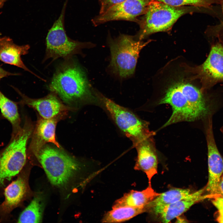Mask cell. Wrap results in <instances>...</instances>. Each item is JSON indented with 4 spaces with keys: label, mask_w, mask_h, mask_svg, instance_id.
<instances>
[{
    "label": "cell",
    "mask_w": 223,
    "mask_h": 223,
    "mask_svg": "<svg viewBox=\"0 0 223 223\" xmlns=\"http://www.w3.org/2000/svg\"><path fill=\"white\" fill-rule=\"evenodd\" d=\"M48 87L69 105L90 102L95 98L85 72L72 58L65 59L57 68Z\"/></svg>",
    "instance_id": "obj_1"
},
{
    "label": "cell",
    "mask_w": 223,
    "mask_h": 223,
    "mask_svg": "<svg viewBox=\"0 0 223 223\" xmlns=\"http://www.w3.org/2000/svg\"><path fill=\"white\" fill-rule=\"evenodd\" d=\"M33 128L32 121L26 119L22 127L11 133L8 144L0 150V197L3 196L5 188L25 164L27 145Z\"/></svg>",
    "instance_id": "obj_2"
},
{
    "label": "cell",
    "mask_w": 223,
    "mask_h": 223,
    "mask_svg": "<svg viewBox=\"0 0 223 223\" xmlns=\"http://www.w3.org/2000/svg\"><path fill=\"white\" fill-rule=\"evenodd\" d=\"M199 101L197 91L193 85L181 81L171 85L159 103L169 104L173 110L171 116L162 127L180 122L201 119L196 111Z\"/></svg>",
    "instance_id": "obj_3"
},
{
    "label": "cell",
    "mask_w": 223,
    "mask_h": 223,
    "mask_svg": "<svg viewBox=\"0 0 223 223\" xmlns=\"http://www.w3.org/2000/svg\"><path fill=\"white\" fill-rule=\"evenodd\" d=\"M35 156L55 186L66 185L81 169L79 161L56 146L45 145Z\"/></svg>",
    "instance_id": "obj_4"
},
{
    "label": "cell",
    "mask_w": 223,
    "mask_h": 223,
    "mask_svg": "<svg viewBox=\"0 0 223 223\" xmlns=\"http://www.w3.org/2000/svg\"><path fill=\"white\" fill-rule=\"evenodd\" d=\"M192 7H174L152 0L143 16L138 19L140 28L136 39L141 41L152 33L168 31L181 17L192 12Z\"/></svg>",
    "instance_id": "obj_5"
},
{
    "label": "cell",
    "mask_w": 223,
    "mask_h": 223,
    "mask_svg": "<svg viewBox=\"0 0 223 223\" xmlns=\"http://www.w3.org/2000/svg\"><path fill=\"white\" fill-rule=\"evenodd\" d=\"M150 42H143L136 39L134 36L125 34L114 39L109 38L110 66L113 73L121 79L131 77L135 72L141 50Z\"/></svg>",
    "instance_id": "obj_6"
},
{
    "label": "cell",
    "mask_w": 223,
    "mask_h": 223,
    "mask_svg": "<svg viewBox=\"0 0 223 223\" xmlns=\"http://www.w3.org/2000/svg\"><path fill=\"white\" fill-rule=\"evenodd\" d=\"M67 0L60 15L49 30L46 38V50L44 61L49 59L55 60L60 58L65 59L80 54L84 48L94 45L89 42H82L70 39L66 34L64 19Z\"/></svg>",
    "instance_id": "obj_7"
},
{
    "label": "cell",
    "mask_w": 223,
    "mask_h": 223,
    "mask_svg": "<svg viewBox=\"0 0 223 223\" xmlns=\"http://www.w3.org/2000/svg\"><path fill=\"white\" fill-rule=\"evenodd\" d=\"M97 95L119 128L133 144L153 133L143 121L128 109L101 94Z\"/></svg>",
    "instance_id": "obj_8"
},
{
    "label": "cell",
    "mask_w": 223,
    "mask_h": 223,
    "mask_svg": "<svg viewBox=\"0 0 223 223\" xmlns=\"http://www.w3.org/2000/svg\"><path fill=\"white\" fill-rule=\"evenodd\" d=\"M205 134L208 148V176L204 187L206 194L221 197L218 193L219 183L223 174V158L220 153L214 139L212 117L207 119Z\"/></svg>",
    "instance_id": "obj_9"
},
{
    "label": "cell",
    "mask_w": 223,
    "mask_h": 223,
    "mask_svg": "<svg viewBox=\"0 0 223 223\" xmlns=\"http://www.w3.org/2000/svg\"><path fill=\"white\" fill-rule=\"evenodd\" d=\"M152 0H126L99 14L92 20L94 26L110 21L123 20L137 22L138 17L146 12Z\"/></svg>",
    "instance_id": "obj_10"
},
{
    "label": "cell",
    "mask_w": 223,
    "mask_h": 223,
    "mask_svg": "<svg viewBox=\"0 0 223 223\" xmlns=\"http://www.w3.org/2000/svg\"><path fill=\"white\" fill-rule=\"evenodd\" d=\"M205 193L204 187L192 192L185 199L169 204L152 207L147 212L150 213L160 222L168 223L186 212L195 203L207 199L213 198V195Z\"/></svg>",
    "instance_id": "obj_11"
},
{
    "label": "cell",
    "mask_w": 223,
    "mask_h": 223,
    "mask_svg": "<svg viewBox=\"0 0 223 223\" xmlns=\"http://www.w3.org/2000/svg\"><path fill=\"white\" fill-rule=\"evenodd\" d=\"M13 87L21 96L20 103L35 109L43 118H52L72 109V108L64 104L58 96L53 92L42 98H32L23 94L17 88Z\"/></svg>",
    "instance_id": "obj_12"
},
{
    "label": "cell",
    "mask_w": 223,
    "mask_h": 223,
    "mask_svg": "<svg viewBox=\"0 0 223 223\" xmlns=\"http://www.w3.org/2000/svg\"><path fill=\"white\" fill-rule=\"evenodd\" d=\"M198 69L205 88L223 81V46L221 44L212 46L207 59Z\"/></svg>",
    "instance_id": "obj_13"
},
{
    "label": "cell",
    "mask_w": 223,
    "mask_h": 223,
    "mask_svg": "<svg viewBox=\"0 0 223 223\" xmlns=\"http://www.w3.org/2000/svg\"><path fill=\"white\" fill-rule=\"evenodd\" d=\"M27 190L26 178L20 175L5 188L3 202L0 204V222L10 220L12 211L18 207L25 197Z\"/></svg>",
    "instance_id": "obj_14"
},
{
    "label": "cell",
    "mask_w": 223,
    "mask_h": 223,
    "mask_svg": "<svg viewBox=\"0 0 223 223\" xmlns=\"http://www.w3.org/2000/svg\"><path fill=\"white\" fill-rule=\"evenodd\" d=\"M154 134L134 143L138 153L134 168L146 174L150 186L152 177L157 173V156L152 138Z\"/></svg>",
    "instance_id": "obj_15"
},
{
    "label": "cell",
    "mask_w": 223,
    "mask_h": 223,
    "mask_svg": "<svg viewBox=\"0 0 223 223\" xmlns=\"http://www.w3.org/2000/svg\"><path fill=\"white\" fill-rule=\"evenodd\" d=\"M62 117L63 114L50 119L42 118L37 121L29 146V150L34 155L47 143L61 148L56 139L55 129L57 122Z\"/></svg>",
    "instance_id": "obj_16"
},
{
    "label": "cell",
    "mask_w": 223,
    "mask_h": 223,
    "mask_svg": "<svg viewBox=\"0 0 223 223\" xmlns=\"http://www.w3.org/2000/svg\"><path fill=\"white\" fill-rule=\"evenodd\" d=\"M30 48L28 45L19 46L15 44L12 40L9 37H0V61L21 68L45 81V80L28 69L21 59V55L28 53Z\"/></svg>",
    "instance_id": "obj_17"
},
{
    "label": "cell",
    "mask_w": 223,
    "mask_h": 223,
    "mask_svg": "<svg viewBox=\"0 0 223 223\" xmlns=\"http://www.w3.org/2000/svg\"><path fill=\"white\" fill-rule=\"evenodd\" d=\"M160 194L149 186L141 191L132 190L117 200L112 207L125 206L146 209V206Z\"/></svg>",
    "instance_id": "obj_18"
},
{
    "label": "cell",
    "mask_w": 223,
    "mask_h": 223,
    "mask_svg": "<svg viewBox=\"0 0 223 223\" xmlns=\"http://www.w3.org/2000/svg\"><path fill=\"white\" fill-rule=\"evenodd\" d=\"M17 103L8 98L0 91L1 112L2 116L11 124L12 133L16 132L21 127Z\"/></svg>",
    "instance_id": "obj_19"
},
{
    "label": "cell",
    "mask_w": 223,
    "mask_h": 223,
    "mask_svg": "<svg viewBox=\"0 0 223 223\" xmlns=\"http://www.w3.org/2000/svg\"><path fill=\"white\" fill-rule=\"evenodd\" d=\"M145 212L146 210L144 208L125 206L112 207V210L105 215L102 221L106 223L124 222Z\"/></svg>",
    "instance_id": "obj_20"
},
{
    "label": "cell",
    "mask_w": 223,
    "mask_h": 223,
    "mask_svg": "<svg viewBox=\"0 0 223 223\" xmlns=\"http://www.w3.org/2000/svg\"><path fill=\"white\" fill-rule=\"evenodd\" d=\"M192 192L188 189L174 188L160 193L146 206V212L152 207L169 204L185 199Z\"/></svg>",
    "instance_id": "obj_21"
},
{
    "label": "cell",
    "mask_w": 223,
    "mask_h": 223,
    "mask_svg": "<svg viewBox=\"0 0 223 223\" xmlns=\"http://www.w3.org/2000/svg\"><path fill=\"white\" fill-rule=\"evenodd\" d=\"M43 209L42 199L40 196H36L21 212L18 217L17 222H41Z\"/></svg>",
    "instance_id": "obj_22"
},
{
    "label": "cell",
    "mask_w": 223,
    "mask_h": 223,
    "mask_svg": "<svg viewBox=\"0 0 223 223\" xmlns=\"http://www.w3.org/2000/svg\"><path fill=\"white\" fill-rule=\"evenodd\" d=\"M174 7L189 6L208 8L212 4L220 3V0H155Z\"/></svg>",
    "instance_id": "obj_23"
},
{
    "label": "cell",
    "mask_w": 223,
    "mask_h": 223,
    "mask_svg": "<svg viewBox=\"0 0 223 223\" xmlns=\"http://www.w3.org/2000/svg\"><path fill=\"white\" fill-rule=\"evenodd\" d=\"M212 202L217 209L216 220L219 223H223V197H218L212 200Z\"/></svg>",
    "instance_id": "obj_24"
},
{
    "label": "cell",
    "mask_w": 223,
    "mask_h": 223,
    "mask_svg": "<svg viewBox=\"0 0 223 223\" xmlns=\"http://www.w3.org/2000/svg\"><path fill=\"white\" fill-rule=\"evenodd\" d=\"M125 0H99L100 5L99 14L104 13L112 6Z\"/></svg>",
    "instance_id": "obj_25"
},
{
    "label": "cell",
    "mask_w": 223,
    "mask_h": 223,
    "mask_svg": "<svg viewBox=\"0 0 223 223\" xmlns=\"http://www.w3.org/2000/svg\"><path fill=\"white\" fill-rule=\"evenodd\" d=\"M18 74L12 73L8 72L0 66V81L1 80L5 77H7L10 76L17 75Z\"/></svg>",
    "instance_id": "obj_26"
},
{
    "label": "cell",
    "mask_w": 223,
    "mask_h": 223,
    "mask_svg": "<svg viewBox=\"0 0 223 223\" xmlns=\"http://www.w3.org/2000/svg\"><path fill=\"white\" fill-rule=\"evenodd\" d=\"M218 193L221 197H223V174L221 177L219 183Z\"/></svg>",
    "instance_id": "obj_27"
},
{
    "label": "cell",
    "mask_w": 223,
    "mask_h": 223,
    "mask_svg": "<svg viewBox=\"0 0 223 223\" xmlns=\"http://www.w3.org/2000/svg\"><path fill=\"white\" fill-rule=\"evenodd\" d=\"M7 0H0V8L2 7L4 3Z\"/></svg>",
    "instance_id": "obj_28"
},
{
    "label": "cell",
    "mask_w": 223,
    "mask_h": 223,
    "mask_svg": "<svg viewBox=\"0 0 223 223\" xmlns=\"http://www.w3.org/2000/svg\"><path fill=\"white\" fill-rule=\"evenodd\" d=\"M221 7V9L222 11V12H223V0H220V3Z\"/></svg>",
    "instance_id": "obj_29"
},
{
    "label": "cell",
    "mask_w": 223,
    "mask_h": 223,
    "mask_svg": "<svg viewBox=\"0 0 223 223\" xmlns=\"http://www.w3.org/2000/svg\"><path fill=\"white\" fill-rule=\"evenodd\" d=\"M221 132L222 134H223V125L221 127Z\"/></svg>",
    "instance_id": "obj_30"
}]
</instances>
